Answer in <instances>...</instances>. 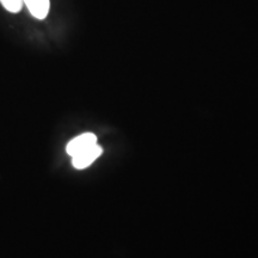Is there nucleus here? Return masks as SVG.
<instances>
[{
  "label": "nucleus",
  "instance_id": "f257e3e1",
  "mask_svg": "<svg viewBox=\"0 0 258 258\" xmlns=\"http://www.w3.org/2000/svg\"><path fill=\"white\" fill-rule=\"evenodd\" d=\"M66 152L72 158V165L77 170H84L101 157L103 148L98 145L95 134L84 133L67 144Z\"/></svg>",
  "mask_w": 258,
  "mask_h": 258
},
{
  "label": "nucleus",
  "instance_id": "f03ea898",
  "mask_svg": "<svg viewBox=\"0 0 258 258\" xmlns=\"http://www.w3.org/2000/svg\"><path fill=\"white\" fill-rule=\"evenodd\" d=\"M30 14L37 19H43L49 12V0H23Z\"/></svg>",
  "mask_w": 258,
  "mask_h": 258
},
{
  "label": "nucleus",
  "instance_id": "7ed1b4c3",
  "mask_svg": "<svg viewBox=\"0 0 258 258\" xmlns=\"http://www.w3.org/2000/svg\"><path fill=\"white\" fill-rule=\"evenodd\" d=\"M0 3L9 12H14V14L21 11L23 6V0H0Z\"/></svg>",
  "mask_w": 258,
  "mask_h": 258
}]
</instances>
